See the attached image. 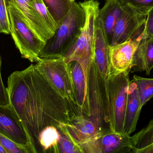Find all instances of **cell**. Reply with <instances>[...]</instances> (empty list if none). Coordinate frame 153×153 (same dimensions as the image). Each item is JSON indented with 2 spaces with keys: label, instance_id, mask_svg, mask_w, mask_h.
I'll return each instance as SVG.
<instances>
[{
  "label": "cell",
  "instance_id": "ffe728a7",
  "mask_svg": "<svg viewBox=\"0 0 153 153\" xmlns=\"http://www.w3.org/2000/svg\"><path fill=\"white\" fill-rule=\"evenodd\" d=\"M132 138L134 148L128 153H153V119Z\"/></svg>",
  "mask_w": 153,
  "mask_h": 153
},
{
  "label": "cell",
  "instance_id": "5bb4252c",
  "mask_svg": "<svg viewBox=\"0 0 153 153\" xmlns=\"http://www.w3.org/2000/svg\"><path fill=\"white\" fill-rule=\"evenodd\" d=\"M95 138L102 153H128L134 148L130 135L110 129L101 132Z\"/></svg>",
  "mask_w": 153,
  "mask_h": 153
},
{
  "label": "cell",
  "instance_id": "ba28073f",
  "mask_svg": "<svg viewBox=\"0 0 153 153\" xmlns=\"http://www.w3.org/2000/svg\"><path fill=\"white\" fill-rule=\"evenodd\" d=\"M146 18V15L138 12L130 5H123L109 46L119 45L130 39H143Z\"/></svg>",
  "mask_w": 153,
  "mask_h": 153
},
{
  "label": "cell",
  "instance_id": "9a60e30c",
  "mask_svg": "<svg viewBox=\"0 0 153 153\" xmlns=\"http://www.w3.org/2000/svg\"><path fill=\"white\" fill-rule=\"evenodd\" d=\"M65 126L68 133L79 144L96 138L99 134L96 125L85 115L74 118L70 124Z\"/></svg>",
  "mask_w": 153,
  "mask_h": 153
},
{
  "label": "cell",
  "instance_id": "4dcf8cb0",
  "mask_svg": "<svg viewBox=\"0 0 153 153\" xmlns=\"http://www.w3.org/2000/svg\"><path fill=\"white\" fill-rule=\"evenodd\" d=\"M0 153H8L1 144H0Z\"/></svg>",
  "mask_w": 153,
  "mask_h": 153
},
{
  "label": "cell",
  "instance_id": "484cf974",
  "mask_svg": "<svg viewBox=\"0 0 153 153\" xmlns=\"http://www.w3.org/2000/svg\"><path fill=\"white\" fill-rule=\"evenodd\" d=\"M123 5H128L138 12L147 16L153 7V0H119Z\"/></svg>",
  "mask_w": 153,
  "mask_h": 153
},
{
  "label": "cell",
  "instance_id": "603a6c76",
  "mask_svg": "<svg viewBox=\"0 0 153 153\" xmlns=\"http://www.w3.org/2000/svg\"><path fill=\"white\" fill-rule=\"evenodd\" d=\"M133 80L137 86L141 106L143 108L153 97V78L134 75Z\"/></svg>",
  "mask_w": 153,
  "mask_h": 153
},
{
  "label": "cell",
  "instance_id": "7c38bea8",
  "mask_svg": "<svg viewBox=\"0 0 153 153\" xmlns=\"http://www.w3.org/2000/svg\"><path fill=\"white\" fill-rule=\"evenodd\" d=\"M109 43L106 34L97 18L95 24L94 42V62L106 85L109 78Z\"/></svg>",
  "mask_w": 153,
  "mask_h": 153
},
{
  "label": "cell",
  "instance_id": "7a4b0ae2",
  "mask_svg": "<svg viewBox=\"0 0 153 153\" xmlns=\"http://www.w3.org/2000/svg\"><path fill=\"white\" fill-rule=\"evenodd\" d=\"M85 13L75 2L39 54L41 58L64 57L76 43L85 22Z\"/></svg>",
  "mask_w": 153,
  "mask_h": 153
},
{
  "label": "cell",
  "instance_id": "ac0fdd59",
  "mask_svg": "<svg viewBox=\"0 0 153 153\" xmlns=\"http://www.w3.org/2000/svg\"><path fill=\"white\" fill-rule=\"evenodd\" d=\"M153 69V39H141L134 56V62L130 71H145L150 75Z\"/></svg>",
  "mask_w": 153,
  "mask_h": 153
},
{
  "label": "cell",
  "instance_id": "d4e9b609",
  "mask_svg": "<svg viewBox=\"0 0 153 153\" xmlns=\"http://www.w3.org/2000/svg\"><path fill=\"white\" fill-rule=\"evenodd\" d=\"M33 1L39 13L43 17L49 27L55 33L58 25L48 11L43 0H33Z\"/></svg>",
  "mask_w": 153,
  "mask_h": 153
},
{
  "label": "cell",
  "instance_id": "f546056e",
  "mask_svg": "<svg viewBox=\"0 0 153 153\" xmlns=\"http://www.w3.org/2000/svg\"><path fill=\"white\" fill-rule=\"evenodd\" d=\"M1 58L0 55V105H10V100L8 95V91L5 87L1 74Z\"/></svg>",
  "mask_w": 153,
  "mask_h": 153
},
{
  "label": "cell",
  "instance_id": "e0dca14e",
  "mask_svg": "<svg viewBox=\"0 0 153 153\" xmlns=\"http://www.w3.org/2000/svg\"><path fill=\"white\" fill-rule=\"evenodd\" d=\"M142 108L137 86L132 80L130 81L128 87V99L124 125V134L130 135L136 130Z\"/></svg>",
  "mask_w": 153,
  "mask_h": 153
},
{
  "label": "cell",
  "instance_id": "52a82bcc",
  "mask_svg": "<svg viewBox=\"0 0 153 153\" xmlns=\"http://www.w3.org/2000/svg\"><path fill=\"white\" fill-rule=\"evenodd\" d=\"M129 72L125 71L110 76L109 99L111 130L124 134V125L128 99Z\"/></svg>",
  "mask_w": 153,
  "mask_h": 153
},
{
  "label": "cell",
  "instance_id": "3957f363",
  "mask_svg": "<svg viewBox=\"0 0 153 153\" xmlns=\"http://www.w3.org/2000/svg\"><path fill=\"white\" fill-rule=\"evenodd\" d=\"M78 3L85 13V22L76 43L64 58L67 64L72 61L80 64L87 83L89 70L94 59V28L99 16L100 3L97 0H85Z\"/></svg>",
  "mask_w": 153,
  "mask_h": 153
},
{
  "label": "cell",
  "instance_id": "f1b7e54d",
  "mask_svg": "<svg viewBox=\"0 0 153 153\" xmlns=\"http://www.w3.org/2000/svg\"><path fill=\"white\" fill-rule=\"evenodd\" d=\"M80 145L84 153H102L96 138Z\"/></svg>",
  "mask_w": 153,
  "mask_h": 153
},
{
  "label": "cell",
  "instance_id": "4fadbf2b",
  "mask_svg": "<svg viewBox=\"0 0 153 153\" xmlns=\"http://www.w3.org/2000/svg\"><path fill=\"white\" fill-rule=\"evenodd\" d=\"M75 102L83 115L89 117L87 83L81 65L76 61L68 64Z\"/></svg>",
  "mask_w": 153,
  "mask_h": 153
},
{
  "label": "cell",
  "instance_id": "9c48e42d",
  "mask_svg": "<svg viewBox=\"0 0 153 153\" xmlns=\"http://www.w3.org/2000/svg\"><path fill=\"white\" fill-rule=\"evenodd\" d=\"M141 39H130L125 43L109 46V76L130 72L134 56Z\"/></svg>",
  "mask_w": 153,
  "mask_h": 153
},
{
  "label": "cell",
  "instance_id": "7402d4cb",
  "mask_svg": "<svg viewBox=\"0 0 153 153\" xmlns=\"http://www.w3.org/2000/svg\"><path fill=\"white\" fill-rule=\"evenodd\" d=\"M65 125H61L58 128L60 135L59 144L61 153H84L81 146L68 133Z\"/></svg>",
  "mask_w": 153,
  "mask_h": 153
},
{
  "label": "cell",
  "instance_id": "8fae6325",
  "mask_svg": "<svg viewBox=\"0 0 153 153\" xmlns=\"http://www.w3.org/2000/svg\"><path fill=\"white\" fill-rule=\"evenodd\" d=\"M0 133L19 144L30 145L20 120L10 104L0 105Z\"/></svg>",
  "mask_w": 153,
  "mask_h": 153
},
{
  "label": "cell",
  "instance_id": "2e32d148",
  "mask_svg": "<svg viewBox=\"0 0 153 153\" xmlns=\"http://www.w3.org/2000/svg\"><path fill=\"white\" fill-rule=\"evenodd\" d=\"M123 5L119 0H106L99 11V20L110 45L115 26L123 10Z\"/></svg>",
  "mask_w": 153,
  "mask_h": 153
},
{
  "label": "cell",
  "instance_id": "d6986e66",
  "mask_svg": "<svg viewBox=\"0 0 153 153\" xmlns=\"http://www.w3.org/2000/svg\"><path fill=\"white\" fill-rule=\"evenodd\" d=\"M60 136V132L55 127L45 128L39 136L38 153H61Z\"/></svg>",
  "mask_w": 153,
  "mask_h": 153
},
{
  "label": "cell",
  "instance_id": "8992f818",
  "mask_svg": "<svg viewBox=\"0 0 153 153\" xmlns=\"http://www.w3.org/2000/svg\"><path fill=\"white\" fill-rule=\"evenodd\" d=\"M10 20V34L22 57L37 62L46 43L30 28L19 10L12 4H6Z\"/></svg>",
  "mask_w": 153,
  "mask_h": 153
},
{
  "label": "cell",
  "instance_id": "5b68a950",
  "mask_svg": "<svg viewBox=\"0 0 153 153\" xmlns=\"http://www.w3.org/2000/svg\"><path fill=\"white\" fill-rule=\"evenodd\" d=\"M87 93L89 118L96 125L99 134L110 129L108 86L105 84L94 61L88 74Z\"/></svg>",
  "mask_w": 153,
  "mask_h": 153
},
{
  "label": "cell",
  "instance_id": "6da1fadb",
  "mask_svg": "<svg viewBox=\"0 0 153 153\" xmlns=\"http://www.w3.org/2000/svg\"><path fill=\"white\" fill-rule=\"evenodd\" d=\"M7 89L10 104L36 153L39 136L45 128H58L71 122L67 101L50 85L35 65L13 73L8 78Z\"/></svg>",
  "mask_w": 153,
  "mask_h": 153
},
{
  "label": "cell",
  "instance_id": "44dd1931",
  "mask_svg": "<svg viewBox=\"0 0 153 153\" xmlns=\"http://www.w3.org/2000/svg\"><path fill=\"white\" fill-rule=\"evenodd\" d=\"M43 1L58 26L75 2V0H43Z\"/></svg>",
  "mask_w": 153,
  "mask_h": 153
},
{
  "label": "cell",
  "instance_id": "277c9868",
  "mask_svg": "<svg viewBox=\"0 0 153 153\" xmlns=\"http://www.w3.org/2000/svg\"><path fill=\"white\" fill-rule=\"evenodd\" d=\"M35 66L56 91L67 101L70 106L71 120L82 115L75 102L68 65L64 57L40 58Z\"/></svg>",
  "mask_w": 153,
  "mask_h": 153
},
{
  "label": "cell",
  "instance_id": "cb8c5ba5",
  "mask_svg": "<svg viewBox=\"0 0 153 153\" xmlns=\"http://www.w3.org/2000/svg\"><path fill=\"white\" fill-rule=\"evenodd\" d=\"M0 144L8 153H36L30 145L19 144L1 133Z\"/></svg>",
  "mask_w": 153,
  "mask_h": 153
},
{
  "label": "cell",
  "instance_id": "30bf717a",
  "mask_svg": "<svg viewBox=\"0 0 153 153\" xmlns=\"http://www.w3.org/2000/svg\"><path fill=\"white\" fill-rule=\"evenodd\" d=\"M6 4H13L21 13L35 34L45 43L55 32L49 27L35 7L33 0H5Z\"/></svg>",
  "mask_w": 153,
  "mask_h": 153
},
{
  "label": "cell",
  "instance_id": "4316f807",
  "mask_svg": "<svg viewBox=\"0 0 153 153\" xmlns=\"http://www.w3.org/2000/svg\"><path fill=\"white\" fill-rule=\"evenodd\" d=\"M0 33L10 34V20L5 0H0Z\"/></svg>",
  "mask_w": 153,
  "mask_h": 153
},
{
  "label": "cell",
  "instance_id": "83f0119b",
  "mask_svg": "<svg viewBox=\"0 0 153 153\" xmlns=\"http://www.w3.org/2000/svg\"><path fill=\"white\" fill-rule=\"evenodd\" d=\"M144 38L153 39V7L150 10L146 16Z\"/></svg>",
  "mask_w": 153,
  "mask_h": 153
}]
</instances>
